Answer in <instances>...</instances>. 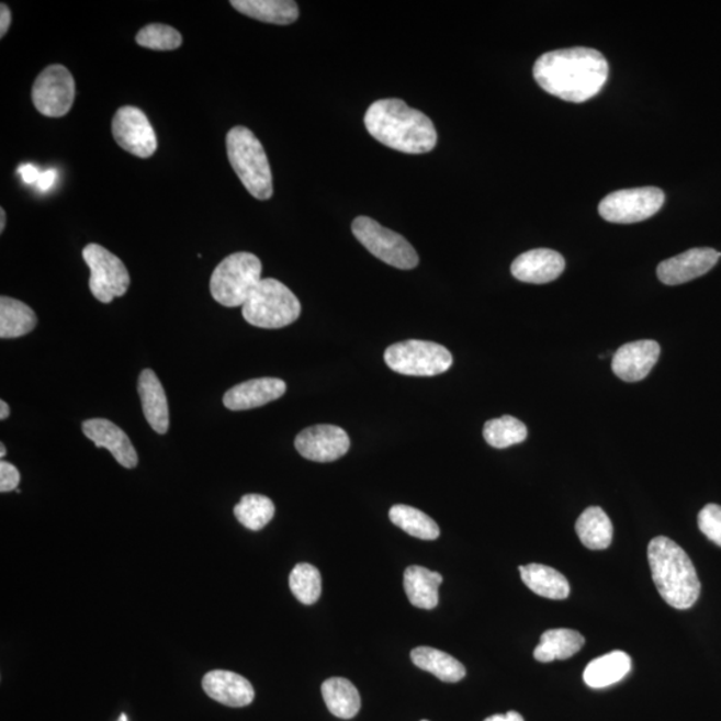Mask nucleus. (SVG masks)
Returning a JSON list of instances; mask_svg holds the SVG:
<instances>
[{"label":"nucleus","instance_id":"obj_33","mask_svg":"<svg viewBox=\"0 0 721 721\" xmlns=\"http://www.w3.org/2000/svg\"><path fill=\"white\" fill-rule=\"evenodd\" d=\"M292 594L300 602L312 606L317 602L323 592V577L316 566L301 563L294 566L289 577Z\"/></svg>","mask_w":721,"mask_h":721},{"label":"nucleus","instance_id":"obj_24","mask_svg":"<svg viewBox=\"0 0 721 721\" xmlns=\"http://www.w3.org/2000/svg\"><path fill=\"white\" fill-rule=\"evenodd\" d=\"M631 657L622 651H613L592 661L584 671V681L595 689L607 688L630 674Z\"/></svg>","mask_w":721,"mask_h":721},{"label":"nucleus","instance_id":"obj_26","mask_svg":"<svg viewBox=\"0 0 721 721\" xmlns=\"http://www.w3.org/2000/svg\"><path fill=\"white\" fill-rule=\"evenodd\" d=\"M576 533L585 548L602 551L611 545L613 526L606 511L599 507H590L578 517Z\"/></svg>","mask_w":721,"mask_h":721},{"label":"nucleus","instance_id":"obj_31","mask_svg":"<svg viewBox=\"0 0 721 721\" xmlns=\"http://www.w3.org/2000/svg\"><path fill=\"white\" fill-rule=\"evenodd\" d=\"M275 507L269 497L262 495H246L234 508V516L250 531H261L273 520Z\"/></svg>","mask_w":721,"mask_h":721},{"label":"nucleus","instance_id":"obj_35","mask_svg":"<svg viewBox=\"0 0 721 721\" xmlns=\"http://www.w3.org/2000/svg\"><path fill=\"white\" fill-rule=\"evenodd\" d=\"M699 528L702 534L714 544L721 547V507L717 504H708L700 510L698 517Z\"/></svg>","mask_w":721,"mask_h":721},{"label":"nucleus","instance_id":"obj_42","mask_svg":"<svg viewBox=\"0 0 721 721\" xmlns=\"http://www.w3.org/2000/svg\"><path fill=\"white\" fill-rule=\"evenodd\" d=\"M5 227V212L4 209H0V233L4 232Z\"/></svg>","mask_w":721,"mask_h":721},{"label":"nucleus","instance_id":"obj_16","mask_svg":"<svg viewBox=\"0 0 721 721\" xmlns=\"http://www.w3.org/2000/svg\"><path fill=\"white\" fill-rule=\"evenodd\" d=\"M82 430L97 448H104L127 470L138 465V454L128 436L114 423L104 418H91L82 424Z\"/></svg>","mask_w":721,"mask_h":721},{"label":"nucleus","instance_id":"obj_41","mask_svg":"<svg viewBox=\"0 0 721 721\" xmlns=\"http://www.w3.org/2000/svg\"><path fill=\"white\" fill-rule=\"evenodd\" d=\"M10 416V406L5 401H0V420L4 421Z\"/></svg>","mask_w":721,"mask_h":721},{"label":"nucleus","instance_id":"obj_7","mask_svg":"<svg viewBox=\"0 0 721 721\" xmlns=\"http://www.w3.org/2000/svg\"><path fill=\"white\" fill-rule=\"evenodd\" d=\"M384 359L393 372L415 378H433L453 365V356L446 347L421 340L394 343L385 350Z\"/></svg>","mask_w":721,"mask_h":721},{"label":"nucleus","instance_id":"obj_6","mask_svg":"<svg viewBox=\"0 0 721 721\" xmlns=\"http://www.w3.org/2000/svg\"><path fill=\"white\" fill-rule=\"evenodd\" d=\"M262 280L260 258L251 252H234L213 271L211 292L222 306H244Z\"/></svg>","mask_w":721,"mask_h":721},{"label":"nucleus","instance_id":"obj_12","mask_svg":"<svg viewBox=\"0 0 721 721\" xmlns=\"http://www.w3.org/2000/svg\"><path fill=\"white\" fill-rule=\"evenodd\" d=\"M111 132L123 150L138 158H150L158 149L156 131L144 111L123 106L116 111Z\"/></svg>","mask_w":721,"mask_h":721},{"label":"nucleus","instance_id":"obj_44","mask_svg":"<svg viewBox=\"0 0 721 721\" xmlns=\"http://www.w3.org/2000/svg\"><path fill=\"white\" fill-rule=\"evenodd\" d=\"M120 721H127L126 714H122Z\"/></svg>","mask_w":721,"mask_h":721},{"label":"nucleus","instance_id":"obj_19","mask_svg":"<svg viewBox=\"0 0 721 721\" xmlns=\"http://www.w3.org/2000/svg\"><path fill=\"white\" fill-rule=\"evenodd\" d=\"M203 691L209 698L221 705L240 708L251 705L255 700V688L244 676L230 671L215 669L209 672L202 680Z\"/></svg>","mask_w":721,"mask_h":721},{"label":"nucleus","instance_id":"obj_20","mask_svg":"<svg viewBox=\"0 0 721 721\" xmlns=\"http://www.w3.org/2000/svg\"><path fill=\"white\" fill-rule=\"evenodd\" d=\"M138 393L142 409L147 423L158 435H166L169 430V404L168 397L158 375L151 369L142 371L138 380Z\"/></svg>","mask_w":721,"mask_h":721},{"label":"nucleus","instance_id":"obj_43","mask_svg":"<svg viewBox=\"0 0 721 721\" xmlns=\"http://www.w3.org/2000/svg\"><path fill=\"white\" fill-rule=\"evenodd\" d=\"M5 454H8V449H5L4 443H0V458L4 459Z\"/></svg>","mask_w":721,"mask_h":721},{"label":"nucleus","instance_id":"obj_37","mask_svg":"<svg viewBox=\"0 0 721 721\" xmlns=\"http://www.w3.org/2000/svg\"><path fill=\"white\" fill-rule=\"evenodd\" d=\"M18 174L22 177L24 183L36 184L40 181L42 172L33 165H22L18 169Z\"/></svg>","mask_w":721,"mask_h":721},{"label":"nucleus","instance_id":"obj_10","mask_svg":"<svg viewBox=\"0 0 721 721\" xmlns=\"http://www.w3.org/2000/svg\"><path fill=\"white\" fill-rule=\"evenodd\" d=\"M665 195L657 188H636L615 191L600 202L601 217L612 224H636L661 211Z\"/></svg>","mask_w":721,"mask_h":721},{"label":"nucleus","instance_id":"obj_2","mask_svg":"<svg viewBox=\"0 0 721 721\" xmlns=\"http://www.w3.org/2000/svg\"><path fill=\"white\" fill-rule=\"evenodd\" d=\"M365 126L374 139L401 153L425 154L437 144V132L429 116L401 100L374 102L367 111Z\"/></svg>","mask_w":721,"mask_h":721},{"label":"nucleus","instance_id":"obj_45","mask_svg":"<svg viewBox=\"0 0 721 721\" xmlns=\"http://www.w3.org/2000/svg\"><path fill=\"white\" fill-rule=\"evenodd\" d=\"M423 721H428V720H423Z\"/></svg>","mask_w":721,"mask_h":721},{"label":"nucleus","instance_id":"obj_32","mask_svg":"<svg viewBox=\"0 0 721 721\" xmlns=\"http://www.w3.org/2000/svg\"><path fill=\"white\" fill-rule=\"evenodd\" d=\"M528 429L516 417L503 416L484 425V439L491 447L505 449L527 440Z\"/></svg>","mask_w":721,"mask_h":721},{"label":"nucleus","instance_id":"obj_22","mask_svg":"<svg viewBox=\"0 0 721 721\" xmlns=\"http://www.w3.org/2000/svg\"><path fill=\"white\" fill-rule=\"evenodd\" d=\"M234 9L251 20L281 24H292L298 20V5L292 0H232Z\"/></svg>","mask_w":721,"mask_h":721},{"label":"nucleus","instance_id":"obj_3","mask_svg":"<svg viewBox=\"0 0 721 721\" xmlns=\"http://www.w3.org/2000/svg\"><path fill=\"white\" fill-rule=\"evenodd\" d=\"M649 561L653 583L664 601L676 609L694 607L699 599L701 584L692 560L683 548L658 536L650 542Z\"/></svg>","mask_w":721,"mask_h":721},{"label":"nucleus","instance_id":"obj_8","mask_svg":"<svg viewBox=\"0 0 721 721\" xmlns=\"http://www.w3.org/2000/svg\"><path fill=\"white\" fill-rule=\"evenodd\" d=\"M354 237L379 260L393 268L410 270L418 264V256L413 246L398 233L386 229L369 217H359L351 225Z\"/></svg>","mask_w":721,"mask_h":721},{"label":"nucleus","instance_id":"obj_14","mask_svg":"<svg viewBox=\"0 0 721 721\" xmlns=\"http://www.w3.org/2000/svg\"><path fill=\"white\" fill-rule=\"evenodd\" d=\"M721 252L710 248L691 249L661 262L657 277L664 285H681L705 275L720 260Z\"/></svg>","mask_w":721,"mask_h":721},{"label":"nucleus","instance_id":"obj_4","mask_svg":"<svg viewBox=\"0 0 721 721\" xmlns=\"http://www.w3.org/2000/svg\"><path fill=\"white\" fill-rule=\"evenodd\" d=\"M227 158L246 190L260 201L273 196V174L263 146L248 127H233L226 137Z\"/></svg>","mask_w":721,"mask_h":721},{"label":"nucleus","instance_id":"obj_9","mask_svg":"<svg viewBox=\"0 0 721 721\" xmlns=\"http://www.w3.org/2000/svg\"><path fill=\"white\" fill-rule=\"evenodd\" d=\"M83 260L90 268V292L102 304L123 297L131 286V274L119 257L98 244L86 246Z\"/></svg>","mask_w":721,"mask_h":721},{"label":"nucleus","instance_id":"obj_38","mask_svg":"<svg viewBox=\"0 0 721 721\" xmlns=\"http://www.w3.org/2000/svg\"><path fill=\"white\" fill-rule=\"evenodd\" d=\"M57 178L58 170L50 169L43 171L38 183H36V188H38L42 193H45V191H48L54 187V183L57 182Z\"/></svg>","mask_w":721,"mask_h":721},{"label":"nucleus","instance_id":"obj_1","mask_svg":"<svg viewBox=\"0 0 721 721\" xmlns=\"http://www.w3.org/2000/svg\"><path fill=\"white\" fill-rule=\"evenodd\" d=\"M608 74L604 55L587 47L547 53L533 67V77L542 90L573 103L587 102L599 94Z\"/></svg>","mask_w":721,"mask_h":721},{"label":"nucleus","instance_id":"obj_27","mask_svg":"<svg viewBox=\"0 0 721 721\" xmlns=\"http://www.w3.org/2000/svg\"><path fill=\"white\" fill-rule=\"evenodd\" d=\"M410 657L416 667L429 672L441 681L458 683L466 675L464 665L458 658L430 646H418L412 651Z\"/></svg>","mask_w":721,"mask_h":721},{"label":"nucleus","instance_id":"obj_15","mask_svg":"<svg viewBox=\"0 0 721 721\" xmlns=\"http://www.w3.org/2000/svg\"><path fill=\"white\" fill-rule=\"evenodd\" d=\"M661 357V345L652 340H641L622 345L612 360V371L626 382L644 380Z\"/></svg>","mask_w":721,"mask_h":721},{"label":"nucleus","instance_id":"obj_30","mask_svg":"<svg viewBox=\"0 0 721 721\" xmlns=\"http://www.w3.org/2000/svg\"><path fill=\"white\" fill-rule=\"evenodd\" d=\"M390 519L394 526L403 529L413 538L427 541L439 539L440 528L436 521L424 511L408 507V505H394L390 510Z\"/></svg>","mask_w":721,"mask_h":721},{"label":"nucleus","instance_id":"obj_40","mask_svg":"<svg viewBox=\"0 0 721 721\" xmlns=\"http://www.w3.org/2000/svg\"><path fill=\"white\" fill-rule=\"evenodd\" d=\"M484 721H523V719L519 712L510 711L505 714H493V717Z\"/></svg>","mask_w":721,"mask_h":721},{"label":"nucleus","instance_id":"obj_5","mask_svg":"<svg viewBox=\"0 0 721 721\" xmlns=\"http://www.w3.org/2000/svg\"><path fill=\"white\" fill-rule=\"evenodd\" d=\"M301 314L300 300L282 282L263 279L243 306L246 323L256 328L281 329L292 325Z\"/></svg>","mask_w":721,"mask_h":721},{"label":"nucleus","instance_id":"obj_28","mask_svg":"<svg viewBox=\"0 0 721 721\" xmlns=\"http://www.w3.org/2000/svg\"><path fill=\"white\" fill-rule=\"evenodd\" d=\"M324 700L328 710L340 719H353L361 710L359 689L342 677H331L323 684Z\"/></svg>","mask_w":721,"mask_h":721},{"label":"nucleus","instance_id":"obj_36","mask_svg":"<svg viewBox=\"0 0 721 721\" xmlns=\"http://www.w3.org/2000/svg\"><path fill=\"white\" fill-rule=\"evenodd\" d=\"M20 483L21 473L16 470V466L2 460V462H0V492L8 493L16 491Z\"/></svg>","mask_w":721,"mask_h":721},{"label":"nucleus","instance_id":"obj_39","mask_svg":"<svg viewBox=\"0 0 721 721\" xmlns=\"http://www.w3.org/2000/svg\"><path fill=\"white\" fill-rule=\"evenodd\" d=\"M11 11L8 4L2 3L0 5V36L8 34V31L11 26Z\"/></svg>","mask_w":721,"mask_h":721},{"label":"nucleus","instance_id":"obj_17","mask_svg":"<svg viewBox=\"0 0 721 721\" xmlns=\"http://www.w3.org/2000/svg\"><path fill=\"white\" fill-rule=\"evenodd\" d=\"M565 260L551 249H534L523 252L511 263L510 271L516 280L534 285L552 282L563 273Z\"/></svg>","mask_w":721,"mask_h":721},{"label":"nucleus","instance_id":"obj_21","mask_svg":"<svg viewBox=\"0 0 721 721\" xmlns=\"http://www.w3.org/2000/svg\"><path fill=\"white\" fill-rule=\"evenodd\" d=\"M441 584L440 573L429 571L424 566L412 565L404 573L405 594L412 606L417 608L433 609L439 606Z\"/></svg>","mask_w":721,"mask_h":721},{"label":"nucleus","instance_id":"obj_18","mask_svg":"<svg viewBox=\"0 0 721 721\" xmlns=\"http://www.w3.org/2000/svg\"><path fill=\"white\" fill-rule=\"evenodd\" d=\"M285 393V381L280 379L249 380L227 391L224 396V405L233 412L256 409L273 403Z\"/></svg>","mask_w":721,"mask_h":721},{"label":"nucleus","instance_id":"obj_29","mask_svg":"<svg viewBox=\"0 0 721 721\" xmlns=\"http://www.w3.org/2000/svg\"><path fill=\"white\" fill-rule=\"evenodd\" d=\"M38 324V317L24 302L15 298H0V338H20L29 335Z\"/></svg>","mask_w":721,"mask_h":721},{"label":"nucleus","instance_id":"obj_34","mask_svg":"<svg viewBox=\"0 0 721 721\" xmlns=\"http://www.w3.org/2000/svg\"><path fill=\"white\" fill-rule=\"evenodd\" d=\"M138 45L154 52H172L182 45V35L180 31L168 24H147L139 30L135 36Z\"/></svg>","mask_w":721,"mask_h":721},{"label":"nucleus","instance_id":"obj_13","mask_svg":"<svg viewBox=\"0 0 721 721\" xmlns=\"http://www.w3.org/2000/svg\"><path fill=\"white\" fill-rule=\"evenodd\" d=\"M302 458L316 462H333L349 452L350 439L336 425H316L302 430L294 441Z\"/></svg>","mask_w":721,"mask_h":721},{"label":"nucleus","instance_id":"obj_11","mask_svg":"<svg viewBox=\"0 0 721 721\" xmlns=\"http://www.w3.org/2000/svg\"><path fill=\"white\" fill-rule=\"evenodd\" d=\"M31 97L38 113L60 119L69 113L76 100V80L65 66H48L36 78Z\"/></svg>","mask_w":721,"mask_h":721},{"label":"nucleus","instance_id":"obj_25","mask_svg":"<svg viewBox=\"0 0 721 721\" xmlns=\"http://www.w3.org/2000/svg\"><path fill=\"white\" fill-rule=\"evenodd\" d=\"M585 639L582 633L573 630H550L541 634L540 644L536 646L534 658L541 663L565 661L575 656L583 649Z\"/></svg>","mask_w":721,"mask_h":721},{"label":"nucleus","instance_id":"obj_23","mask_svg":"<svg viewBox=\"0 0 721 721\" xmlns=\"http://www.w3.org/2000/svg\"><path fill=\"white\" fill-rule=\"evenodd\" d=\"M521 581L533 594L545 599L565 600L571 594L568 581L563 573L542 564L520 566Z\"/></svg>","mask_w":721,"mask_h":721}]
</instances>
